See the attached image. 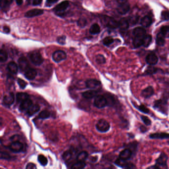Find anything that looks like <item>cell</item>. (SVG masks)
<instances>
[{
	"mask_svg": "<svg viewBox=\"0 0 169 169\" xmlns=\"http://www.w3.org/2000/svg\"><path fill=\"white\" fill-rule=\"evenodd\" d=\"M28 55L31 62L35 66H40L43 63V58L39 51H32Z\"/></svg>",
	"mask_w": 169,
	"mask_h": 169,
	"instance_id": "1",
	"label": "cell"
},
{
	"mask_svg": "<svg viewBox=\"0 0 169 169\" xmlns=\"http://www.w3.org/2000/svg\"><path fill=\"white\" fill-rule=\"evenodd\" d=\"M70 6V2L68 1H65L60 3L54 7L53 11L55 14L59 16H65L66 11Z\"/></svg>",
	"mask_w": 169,
	"mask_h": 169,
	"instance_id": "2",
	"label": "cell"
},
{
	"mask_svg": "<svg viewBox=\"0 0 169 169\" xmlns=\"http://www.w3.org/2000/svg\"><path fill=\"white\" fill-rule=\"evenodd\" d=\"M154 108L164 114H167L168 111L167 100L164 98L155 101Z\"/></svg>",
	"mask_w": 169,
	"mask_h": 169,
	"instance_id": "3",
	"label": "cell"
},
{
	"mask_svg": "<svg viewBox=\"0 0 169 169\" xmlns=\"http://www.w3.org/2000/svg\"><path fill=\"white\" fill-rule=\"evenodd\" d=\"M101 21L105 26L111 29H116L119 27V22L110 16H102Z\"/></svg>",
	"mask_w": 169,
	"mask_h": 169,
	"instance_id": "4",
	"label": "cell"
},
{
	"mask_svg": "<svg viewBox=\"0 0 169 169\" xmlns=\"http://www.w3.org/2000/svg\"><path fill=\"white\" fill-rule=\"evenodd\" d=\"M96 128L98 131L105 133L110 130V126L109 123L104 119H101L98 121L96 124Z\"/></svg>",
	"mask_w": 169,
	"mask_h": 169,
	"instance_id": "5",
	"label": "cell"
},
{
	"mask_svg": "<svg viewBox=\"0 0 169 169\" xmlns=\"http://www.w3.org/2000/svg\"><path fill=\"white\" fill-rule=\"evenodd\" d=\"M94 105L98 109L104 108L108 105L106 98L103 95H97L95 97Z\"/></svg>",
	"mask_w": 169,
	"mask_h": 169,
	"instance_id": "6",
	"label": "cell"
},
{
	"mask_svg": "<svg viewBox=\"0 0 169 169\" xmlns=\"http://www.w3.org/2000/svg\"><path fill=\"white\" fill-rule=\"evenodd\" d=\"M24 146L25 145H24V143L20 141H16L12 142L9 145V150L14 153H18L24 151Z\"/></svg>",
	"mask_w": 169,
	"mask_h": 169,
	"instance_id": "7",
	"label": "cell"
},
{
	"mask_svg": "<svg viewBox=\"0 0 169 169\" xmlns=\"http://www.w3.org/2000/svg\"><path fill=\"white\" fill-rule=\"evenodd\" d=\"M67 54L63 50H57L52 54V59L56 63H59L63 60L66 59Z\"/></svg>",
	"mask_w": 169,
	"mask_h": 169,
	"instance_id": "8",
	"label": "cell"
},
{
	"mask_svg": "<svg viewBox=\"0 0 169 169\" xmlns=\"http://www.w3.org/2000/svg\"><path fill=\"white\" fill-rule=\"evenodd\" d=\"M168 157L165 153H162L160 156L156 160V165L161 168V167L168 168L167 161Z\"/></svg>",
	"mask_w": 169,
	"mask_h": 169,
	"instance_id": "9",
	"label": "cell"
},
{
	"mask_svg": "<svg viewBox=\"0 0 169 169\" xmlns=\"http://www.w3.org/2000/svg\"><path fill=\"white\" fill-rule=\"evenodd\" d=\"M18 68L22 72H25L30 68L28 60L24 57H22L18 59Z\"/></svg>",
	"mask_w": 169,
	"mask_h": 169,
	"instance_id": "10",
	"label": "cell"
},
{
	"mask_svg": "<svg viewBox=\"0 0 169 169\" xmlns=\"http://www.w3.org/2000/svg\"><path fill=\"white\" fill-rule=\"evenodd\" d=\"M15 100V97L14 94L12 92H10L9 93L4 96L3 102L4 105H5L6 106L9 107L14 104Z\"/></svg>",
	"mask_w": 169,
	"mask_h": 169,
	"instance_id": "11",
	"label": "cell"
},
{
	"mask_svg": "<svg viewBox=\"0 0 169 169\" xmlns=\"http://www.w3.org/2000/svg\"><path fill=\"white\" fill-rule=\"evenodd\" d=\"M126 161H123V160H121L120 158H118L116 160L115 164L119 167H121L123 168H126V169H132V168H136L135 166L133 164H132L131 163H128Z\"/></svg>",
	"mask_w": 169,
	"mask_h": 169,
	"instance_id": "12",
	"label": "cell"
},
{
	"mask_svg": "<svg viewBox=\"0 0 169 169\" xmlns=\"http://www.w3.org/2000/svg\"><path fill=\"white\" fill-rule=\"evenodd\" d=\"M132 155V152L130 148H126L121 151L119 154V158L123 161L129 160Z\"/></svg>",
	"mask_w": 169,
	"mask_h": 169,
	"instance_id": "13",
	"label": "cell"
},
{
	"mask_svg": "<svg viewBox=\"0 0 169 169\" xmlns=\"http://www.w3.org/2000/svg\"><path fill=\"white\" fill-rule=\"evenodd\" d=\"M44 14V11L43 9H31L30 11H28L26 13H25L24 16L26 18H33L35 16H39L41 15H43Z\"/></svg>",
	"mask_w": 169,
	"mask_h": 169,
	"instance_id": "14",
	"label": "cell"
},
{
	"mask_svg": "<svg viewBox=\"0 0 169 169\" xmlns=\"http://www.w3.org/2000/svg\"><path fill=\"white\" fill-rule=\"evenodd\" d=\"M101 83L100 81L95 79H88L85 82V85L87 88L93 89H95L97 87L100 86Z\"/></svg>",
	"mask_w": 169,
	"mask_h": 169,
	"instance_id": "15",
	"label": "cell"
},
{
	"mask_svg": "<svg viewBox=\"0 0 169 169\" xmlns=\"http://www.w3.org/2000/svg\"><path fill=\"white\" fill-rule=\"evenodd\" d=\"M37 74V72L34 68H29L24 72V76L26 79L29 80H32L35 79Z\"/></svg>",
	"mask_w": 169,
	"mask_h": 169,
	"instance_id": "16",
	"label": "cell"
},
{
	"mask_svg": "<svg viewBox=\"0 0 169 169\" xmlns=\"http://www.w3.org/2000/svg\"><path fill=\"white\" fill-rule=\"evenodd\" d=\"M145 60L146 63H147L148 65L154 66L158 63V58L154 53H150L146 56Z\"/></svg>",
	"mask_w": 169,
	"mask_h": 169,
	"instance_id": "17",
	"label": "cell"
},
{
	"mask_svg": "<svg viewBox=\"0 0 169 169\" xmlns=\"http://www.w3.org/2000/svg\"><path fill=\"white\" fill-rule=\"evenodd\" d=\"M130 6L128 2L124 4H119L117 7L118 12L121 15H125L130 11Z\"/></svg>",
	"mask_w": 169,
	"mask_h": 169,
	"instance_id": "18",
	"label": "cell"
},
{
	"mask_svg": "<svg viewBox=\"0 0 169 169\" xmlns=\"http://www.w3.org/2000/svg\"><path fill=\"white\" fill-rule=\"evenodd\" d=\"M154 88L151 86L147 87L144 89L141 92V96L145 99L149 98L154 95Z\"/></svg>",
	"mask_w": 169,
	"mask_h": 169,
	"instance_id": "19",
	"label": "cell"
},
{
	"mask_svg": "<svg viewBox=\"0 0 169 169\" xmlns=\"http://www.w3.org/2000/svg\"><path fill=\"white\" fill-rule=\"evenodd\" d=\"M150 139H169V133L166 132H157V133H152L149 135Z\"/></svg>",
	"mask_w": 169,
	"mask_h": 169,
	"instance_id": "20",
	"label": "cell"
},
{
	"mask_svg": "<svg viewBox=\"0 0 169 169\" xmlns=\"http://www.w3.org/2000/svg\"><path fill=\"white\" fill-rule=\"evenodd\" d=\"M144 36H134L133 40V47L135 48H138L140 46L143 45V39Z\"/></svg>",
	"mask_w": 169,
	"mask_h": 169,
	"instance_id": "21",
	"label": "cell"
},
{
	"mask_svg": "<svg viewBox=\"0 0 169 169\" xmlns=\"http://www.w3.org/2000/svg\"><path fill=\"white\" fill-rule=\"evenodd\" d=\"M40 107L37 104H32L27 110V115L31 117L39 111Z\"/></svg>",
	"mask_w": 169,
	"mask_h": 169,
	"instance_id": "22",
	"label": "cell"
},
{
	"mask_svg": "<svg viewBox=\"0 0 169 169\" xmlns=\"http://www.w3.org/2000/svg\"><path fill=\"white\" fill-rule=\"evenodd\" d=\"M32 104V101L31 99L29 98L26 99L20 103V110L21 111L27 110Z\"/></svg>",
	"mask_w": 169,
	"mask_h": 169,
	"instance_id": "23",
	"label": "cell"
},
{
	"mask_svg": "<svg viewBox=\"0 0 169 169\" xmlns=\"http://www.w3.org/2000/svg\"><path fill=\"white\" fill-rule=\"evenodd\" d=\"M7 68L8 70L11 74H16L18 72V66L14 62H9L7 65Z\"/></svg>",
	"mask_w": 169,
	"mask_h": 169,
	"instance_id": "24",
	"label": "cell"
},
{
	"mask_svg": "<svg viewBox=\"0 0 169 169\" xmlns=\"http://www.w3.org/2000/svg\"><path fill=\"white\" fill-rule=\"evenodd\" d=\"M98 91L95 90H90L83 92L82 95L83 97L87 99H91L95 97L97 95Z\"/></svg>",
	"mask_w": 169,
	"mask_h": 169,
	"instance_id": "25",
	"label": "cell"
},
{
	"mask_svg": "<svg viewBox=\"0 0 169 169\" xmlns=\"http://www.w3.org/2000/svg\"><path fill=\"white\" fill-rule=\"evenodd\" d=\"M13 0H1V8L2 11H7L9 9L11 4L13 3Z\"/></svg>",
	"mask_w": 169,
	"mask_h": 169,
	"instance_id": "26",
	"label": "cell"
},
{
	"mask_svg": "<svg viewBox=\"0 0 169 169\" xmlns=\"http://www.w3.org/2000/svg\"><path fill=\"white\" fill-rule=\"evenodd\" d=\"M152 23V20L151 17L148 16H144L141 20V24L143 27L150 26Z\"/></svg>",
	"mask_w": 169,
	"mask_h": 169,
	"instance_id": "27",
	"label": "cell"
},
{
	"mask_svg": "<svg viewBox=\"0 0 169 169\" xmlns=\"http://www.w3.org/2000/svg\"><path fill=\"white\" fill-rule=\"evenodd\" d=\"M129 26V22L126 18H122L119 22V27L122 30H126L128 29Z\"/></svg>",
	"mask_w": 169,
	"mask_h": 169,
	"instance_id": "28",
	"label": "cell"
},
{
	"mask_svg": "<svg viewBox=\"0 0 169 169\" xmlns=\"http://www.w3.org/2000/svg\"><path fill=\"white\" fill-rule=\"evenodd\" d=\"M29 98V95L26 93L20 92L16 95V102L18 103H21L23 101Z\"/></svg>",
	"mask_w": 169,
	"mask_h": 169,
	"instance_id": "29",
	"label": "cell"
},
{
	"mask_svg": "<svg viewBox=\"0 0 169 169\" xmlns=\"http://www.w3.org/2000/svg\"><path fill=\"white\" fill-rule=\"evenodd\" d=\"M133 36H145L146 30L143 27H137L133 30Z\"/></svg>",
	"mask_w": 169,
	"mask_h": 169,
	"instance_id": "30",
	"label": "cell"
},
{
	"mask_svg": "<svg viewBox=\"0 0 169 169\" xmlns=\"http://www.w3.org/2000/svg\"><path fill=\"white\" fill-rule=\"evenodd\" d=\"M100 32V27L99 25L97 24H92L90 29H89V33L92 35L99 34Z\"/></svg>",
	"mask_w": 169,
	"mask_h": 169,
	"instance_id": "31",
	"label": "cell"
},
{
	"mask_svg": "<svg viewBox=\"0 0 169 169\" xmlns=\"http://www.w3.org/2000/svg\"><path fill=\"white\" fill-rule=\"evenodd\" d=\"M88 157V154L87 151H81L77 155L76 157V160L77 161L80 162H84L87 160Z\"/></svg>",
	"mask_w": 169,
	"mask_h": 169,
	"instance_id": "32",
	"label": "cell"
},
{
	"mask_svg": "<svg viewBox=\"0 0 169 169\" xmlns=\"http://www.w3.org/2000/svg\"><path fill=\"white\" fill-rule=\"evenodd\" d=\"M165 37L162 35L161 33H159L156 36V43L157 45L160 46H163L165 44Z\"/></svg>",
	"mask_w": 169,
	"mask_h": 169,
	"instance_id": "33",
	"label": "cell"
},
{
	"mask_svg": "<svg viewBox=\"0 0 169 169\" xmlns=\"http://www.w3.org/2000/svg\"><path fill=\"white\" fill-rule=\"evenodd\" d=\"M158 69L153 67V66H150L148 67L147 68L145 72H144L145 75H153L154 74H155L158 72Z\"/></svg>",
	"mask_w": 169,
	"mask_h": 169,
	"instance_id": "34",
	"label": "cell"
},
{
	"mask_svg": "<svg viewBox=\"0 0 169 169\" xmlns=\"http://www.w3.org/2000/svg\"><path fill=\"white\" fill-rule=\"evenodd\" d=\"M73 151L72 150H67L65 152L63 155V159L66 161H68L72 158V155H73Z\"/></svg>",
	"mask_w": 169,
	"mask_h": 169,
	"instance_id": "35",
	"label": "cell"
},
{
	"mask_svg": "<svg viewBox=\"0 0 169 169\" xmlns=\"http://www.w3.org/2000/svg\"><path fill=\"white\" fill-rule=\"evenodd\" d=\"M152 42V37L150 35L146 34L145 36L144 37L143 39V46L144 47H148L149 46Z\"/></svg>",
	"mask_w": 169,
	"mask_h": 169,
	"instance_id": "36",
	"label": "cell"
},
{
	"mask_svg": "<svg viewBox=\"0 0 169 169\" xmlns=\"http://www.w3.org/2000/svg\"><path fill=\"white\" fill-rule=\"evenodd\" d=\"M8 55L6 51L4 49H1L0 51V61L1 63H4L7 61Z\"/></svg>",
	"mask_w": 169,
	"mask_h": 169,
	"instance_id": "37",
	"label": "cell"
},
{
	"mask_svg": "<svg viewBox=\"0 0 169 169\" xmlns=\"http://www.w3.org/2000/svg\"><path fill=\"white\" fill-rule=\"evenodd\" d=\"M50 117V113L47 110H44L41 112L38 115V118L42 120L48 119Z\"/></svg>",
	"mask_w": 169,
	"mask_h": 169,
	"instance_id": "38",
	"label": "cell"
},
{
	"mask_svg": "<svg viewBox=\"0 0 169 169\" xmlns=\"http://www.w3.org/2000/svg\"><path fill=\"white\" fill-rule=\"evenodd\" d=\"M86 166V164L84 162H80L77 161V162L74 163L72 166V169H80L84 168Z\"/></svg>",
	"mask_w": 169,
	"mask_h": 169,
	"instance_id": "39",
	"label": "cell"
},
{
	"mask_svg": "<svg viewBox=\"0 0 169 169\" xmlns=\"http://www.w3.org/2000/svg\"><path fill=\"white\" fill-rule=\"evenodd\" d=\"M38 162L42 166H45L48 164V160L46 157L44 156L43 155H39L38 156Z\"/></svg>",
	"mask_w": 169,
	"mask_h": 169,
	"instance_id": "40",
	"label": "cell"
},
{
	"mask_svg": "<svg viewBox=\"0 0 169 169\" xmlns=\"http://www.w3.org/2000/svg\"><path fill=\"white\" fill-rule=\"evenodd\" d=\"M161 33L165 38H169V26H163L161 28Z\"/></svg>",
	"mask_w": 169,
	"mask_h": 169,
	"instance_id": "41",
	"label": "cell"
},
{
	"mask_svg": "<svg viewBox=\"0 0 169 169\" xmlns=\"http://www.w3.org/2000/svg\"><path fill=\"white\" fill-rule=\"evenodd\" d=\"M96 62L98 64H104L106 63V59L103 55L99 54L96 57Z\"/></svg>",
	"mask_w": 169,
	"mask_h": 169,
	"instance_id": "42",
	"label": "cell"
},
{
	"mask_svg": "<svg viewBox=\"0 0 169 169\" xmlns=\"http://www.w3.org/2000/svg\"><path fill=\"white\" fill-rule=\"evenodd\" d=\"M114 40L112 37H106L103 40V43L104 45L107 46H109V45H111L113 43Z\"/></svg>",
	"mask_w": 169,
	"mask_h": 169,
	"instance_id": "43",
	"label": "cell"
},
{
	"mask_svg": "<svg viewBox=\"0 0 169 169\" xmlns=\"http://www.w3.org/2000/svg\"><path fill=\"white\" fill-rule=\"evenodd\" d=\"M77 25L80 28H83L87 25V21L85 18H81L77 20Z\"/></svg>",
	"mask_w": 169,
	"mask_h": 169,
	"instance_id": "44",
	"label": "cell"
},
{
	"mask_svg": "<svg viewBox=\"0 0 169 169\" xmlns=\"http://www.w3.org/2000/svg\"><path fill=\"white\" fill-rule=\"evenodd\" d=\"M136 108L143 113L148 114L149 113V110L144 105H140L139 106L136 107Z\"/></svg>",
	"mask_w": 169,
	"mask_h": 169,
	"instance_id": "45",
	"label": "cell"
},
{
	"mask_svg": "<svg viewBox=\"0 0 169 169\" xmlns=\"http://www.w3.org/2000/svg\"><path fill=\"white\" fill-rule=\"evenodd\" d=\"M106 99L108 105H109L110 106H113L115 104V99L112 96H108Z\"/></svg>",
	"mask_w": 169,
	"mask_h": 169,
	"instance_id": "46",
	"label": "cell"
},
{
	"mask_svg": "<svg viewBox=\"0 0 169 169\" xmlns=\"http://www.w3.org/2000/svg\"><path fill=\"white\" fill-rule=\"evenodd\" d=\"M57 41L58 43L61 45H65L66 41V36L63 35V36L58 37L57 39Z\"/></svg>",
	"mask_w": 169,
	"mask_h": 169,
	"instance_id": "47",
	"label": "cell"
},
{
	"mask_svg": "<svg viewBox=\"0 0 169 169\" xmlns=\"http://www.w3.org/2000/svg\"><path fill=\"white\" fill-rule=\"evenodd\" d=\"M141 119L142 121L143 122L144 124H145L146 126H148L151 125V121L147 117L145 116H141Z\"/></svg>",
	"mask_w": 169,
	"mask_h": 169,
	"instance_id": "48",
	"label": "cell"
},
{
	"mask_svg": "<svg viewBox=\"0 0 169 169\" xmlns=\"http://www.w3.org/2000/svg\"><path fill=\"white\" fill-rule=\"evenodd\" d=\"M161 18L163 20H169V11H164L161 13Z\"/></svg>",
	"mask_w": 169,
	"mask_h": 169,
	"instance_id": "49",
	"label": "cell"
},
{
	"mask_svg": "<svg viewBox=\"0 0 169 169\" xmlns=\"http://www.w3.org/2000/svg\"><path fill=\"white\" fill-rule=\"evenodd\" d=\"M18 83L20 86V88L22 89H24L26 87L27 85V83L25 81H24L23 79L18 78Z\"/></svg>",
	"mask_w": 169,
	"mask_h": 169,
	"instance_id": "50",
	"label": "cell"
},
{
	"mask_svg": "<svg viewBox=\"0 0 169 169\" xmlns=\"http://www.w3.org/2000/svg\"><path fill=\"white\" fill-rule=\"evenodd\" d=\"M58 1L59 0H46L45 5L47 7H50L52 5L56 4V3H57Z\"/></svg>",
	"mask_w": 169,
	"mask_h": 169,
	"instance_id": "51",
	"label": "cell"
},
{
	"mask_svg": "<svg viewBox=\"0 0 169 169\" xmlns=\"http://www.w3.org/2000/svg\"><path fill=\"white\" fill-rule=\"evenodd\" d=\"M11 158V157L8 153L4 152H1V159L4 160H9Z\"/></svg>",
	"mask_w": 169,
	"mask_h": 169,
	"instance_id": "52",
	"label": "cell"
},
{
	"mask_svg": "<svg viewBox=\"0 0 169 169\" xmlns=\"http://www.w3.org/2000/svg\"><path fill=\"white\" fill-rule=\"evenodd\" d=\"M21 137L19 135H14L10 138V140L12 142H16V141H20Z\"/></svg>",
	"mask_w": 169,
	"mask_h": 169,
	"instance_id": "53",
	"label": "cell"
},
{
	"mask_svg": "<svg viewBox=\"0 0 169 169\" xmlns=\"http://www.w3.org/2000/svg\"><path fill=\"white\" fill-rule=\"evenodd\" d=\"M31 4L34 6L39 5L41 4L43 0H30Z\"/></svg>",
	"mask_w": 169,
	"mask_h": 169,
	"instance_id": "54",
	"label": "cell"
},
{
	"mask_svg": "<svg viewBox=\"0 0 169 169\" xmlns=\"http://www.w3.org/2000/svg\"><path fill=\"white\" fill-rule=\"evenodd\" d=\"M36 165L33 163H29L28 164H27V165L26 166V169H36Z\"/></svg>",
	"mask_w": 169,
	"mask_h": 169,
	"instance_id": "55",
	"label": "cell"
},
{
	"mask_svg": "<svg viewBox=\"0 0 169 169\" xmlns=\"http://www.w3.org/2000/svg\"><path fill=\"white\" fill-rule=\"evenodd\" d=\"M139 129H140V131L142 133H145L146 131H147V128H146L145 126H143V125H141V126H140Z\"/></svg>",
	"mask_w": 169,
	"mask_h": 169,
	"instance_id": "56",
	"label": "cell"
},
{
	"mask_svg": "<svg viewBox=\"0 0 169 169\" xmlns=\"http://www.w3.org/2000/svg\"><path fill=\"white\" fill-rule=\"evenodd\" d=\"M3 31L5 33H9L10 32V29L9 27H8L7 26H5L3 27Z\"/></svg>",
	"mask_w": 169,
	"mask_h": 169,
	"instance_id": "57",
	"label": "cell"
},
{
	"mask_svg": "<svg viewBox=\"0 0 169 169\" xmlns=\"http://www.w3.org/2000/svg\"><path fill=\"white\" fill-rule=\"evenodd\" d=\"M128 2V0H117V3L118 4H124Z\"/></svg>",
	"mask_w": 169,
	"mask_h": 169,
	"instance_id": "58",
	"label": "cell"
},
{
	"mask_svg": "<svg viewBox=\"0 0 169 169\" xmlns=\"http://www.w3.org/2000/svg\"><path fill=\"white\" fill-rule=\"evenodd\" d=\"M16 2L18 5H22V3H23V0H16Z\"/></svg>",
	"mask_w": 169,
	"mask_h": 169,
	"instance_id": "59",
	"label": "cell"
},
{
	"mask_svg": "<svg viewBox=\"0 0 169 169\" xmlns=\"http://www.w3.org/2000/svg\"><path fill=\"white\" fill-rule=\"evenodd\" d=\"M97 160H98V157L97 156L92 157V159L91 158V160L92 162H96Z\"/></svg>",
	"mask_w": 169,
	"mask_h": 169,
	"instance_id": "60",
	"label": "cell"
}]
</instances>
